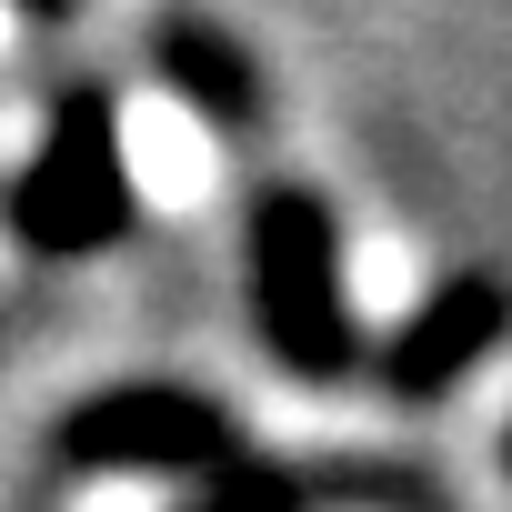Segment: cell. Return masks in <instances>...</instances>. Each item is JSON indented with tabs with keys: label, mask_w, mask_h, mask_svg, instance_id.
I'll list each match as a JSON object with an SVG mask.
<instances>
[{
	"label": "cell",
	"mask_w": 512,
	"mask_h": 512,
	"mask_svg": "<svg viewBox=\"0 0 512 512\" xmlns=\"http://www.w3.org/2000/svg\"><path fill=\"white\" fill-rule=\"evenodd\" d=\"M241 282H251V332L302 382L332 392L362 372V322L342 282V221L312 181H262L241 201Z\"/></svg>",
	"instance_id": "1"
},
{
	"label": "cell",
	"mask_w": 512,
	"mask_h": 512,
	"mask_svg": "<svg viewBox=\"0 0 512 512\" xmlns=\"http://www.w3.org/2000/svg\"><path fill=\"white\" fill-rule=\"evenodd\" d=\"M141 221L131 151H121V91L111 81H61L31 161L0 181V231L31 262H101Z\"/></svg>",
	"instance_id": "2"
},
{
	"label": "cell",
	"mask_w": 512,
	"mask_h": 512,
	"mask_svg": "<svg viewBox=\"0 0 512 512\" xmlns=\"http://www.w3.org/2000/svg\"><path fill=\"white\" fill-rule=\"evenodd\" d=\"M51 452L71 472H141V482H211L241 452V422L191 392V382H111V392H81L61 422H51Z\"/></svg>",
	"instance_id": "3"
},
{
	"label": "cell",
	"mask_w": 512,
	"mask_h": 512,
	"mask_svg": "<svg viewBox=\"0 0 512 512\" xmlns=\"http://www.w3.org/2000/svg\"><path fill=\"white\" fill-rule=\"evenodd\" d=\"M502 342H512V282H502V272H442V282L382 332V352H362V362H372V382H382L392 402H442V392L472 382Z\"/></svg>",
	"instance_id": "4"
},
{
	"label": "cell",
	"mask_w": 512,
	"mask_h": 512,
	"mask_svg": "<svg viewBox=\"0 0 512 512\" xmlns=\"http://www.w3.org/2000/svg\"><path fill=\"white\" fill-rule=\"evenodd\" d=\"M151 71L171 81V101H191V121H211L221 141H251L272 121V81H262V61H251L221 21H191V11H171V21H151Z\"/></svg>",
	"instance_id": "5"
},
{
	"label": "cell",
	"mask_w": 512,
	"mask_h": 512,
	"mask_svg": "<svg viewBox=\"0 0 512 512\" xmlns=\"http://www.w3.org/2000/svg\"><path fill=\"white\" fill-rule=\"evenodd\" d=\"M191 512H312V492L292 472H272V462H231V472H211V492Z\"/></svg>",
	"instance_id": "6"
},
{
	"label": "cell",
	"mask_w": 512,
	"mask_h": 512,
	"mask_svg": "<svg viewBox=\"0 0 512 512\" xmlns=\"http://www.w3.org/2000/svg\"><path fill=\"white\" fill-rule=\"evenodd\" d=\"M11 11H21V21H31V31H61V21H71V11H81V0H11Z\"/></svg>",
	"instance_id": "7"
},
{
	"label": "cell",
	"mask_w": 512,
	"mask_h": 512,
	"mask_svg": "<svg viewBox=\"0 0 512 512\" xmlns=\"http://www.w3.org/2000/svg\"><path fill=\"white\" fill-rule=\"evenodd\" d=\"M502 462H512V432H502Z\"/></svg>",
	"instance_id": "8"
}]
</instances>
